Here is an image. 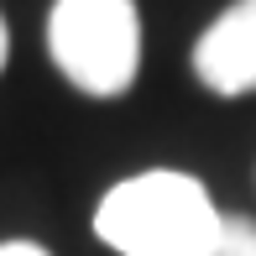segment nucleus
I'll return each instance as SVG.
<instances>
[{
  "instance_id": "1",
  "label": "nucleus",
  "mask_w": 256,
  "mask_h": 256,
  "mask_svg": "<svg viewBox=\"0 0 256 256\" xmlns=\"http://www.w3.org/2000/svg\"><path fill=\"white\" fill-rule=\"evenodd\" d=\"M220 209L194 172L152 168L115 183L94 209V236L120 256H183L220 230Z\"/></svg>"
},
{
  "instance_id": "4",
  "label": "nucleus",
  "mask_w": 256,
  "mask_h": 256,
  "mask_svg": "<svg viewBox=\"0 0 256 256\" xmlns=\"http://www.w3.org/2000/svg\"><path fill=\"white\" fill-rule=\"evenodd\" d=\"M183 256H256V220H246V214H225L214 236L199 240V246L183 251Z\"/></svg>"
},
{
  "instance_id": "6",
  "label": "nucleus",
  "mask_w": 256,
  "mask_h": 256,
  "mask_svg": "<svg viewBox=\"0 0 256 256\" xmlns=\"http://www.w3.org/2000/svg\"><path fill=\"white\" fill-rule=\"evenodd\" d=\"M6 52H10V42H6V21H0V68H6Z\"/></svg>"
},
{
  "instance_id": "3",
  "label": "nucleus",
  "mask_w": 256,
  "mask_h": 256,
  "mask_svg": "<svg viewBox=\"0 0 256 256\" xmlns=\"http://www.w3.org/2000/svg\"><path fill=\"white\" fill-rule=\"evenodd\" d=\"M194 74L209 94H251L256 89V0H236L194 42Z\"/></svg>"
},
{
  "instance_id": "5",
  "label": "nucleus",
  "mask_w": 256,
  "mask_h": 256,
  "mask_svg": "<svg viewBox=\"0 0 256 256\" xmlns=\"http://www.w3.org/2000/svg\"><path fill=\"white\" fill-rule=\"evenodd\" d=\"M0 256H48L37 240H0Z\"/></svg>"
},
{
  "instance_id": "2",
  "label": "nucleus",
  "mask_w": 256,
  "mask_h": 256,
  "mask_svg": "<svg viewBox=\"0 0 256 256\" xmlns=\"http://www.w3.org/2000/svg\"><path fill=\"white\" fill-rule=\"evenodd\" d=\"M48 52L74 89L115 100L142 68V10L136 0H52Z\"/></svg>"
}]
</instances>
